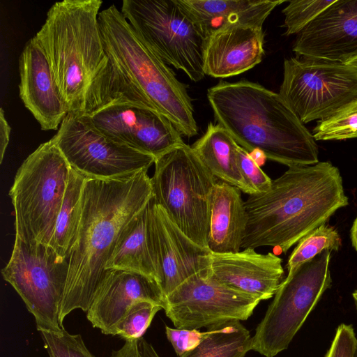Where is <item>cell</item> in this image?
Segmentation results:
<instances>
[{"instance_id":"5bb4252c","label":"cell","mask_w":357,"mask_h":357,"mask_svg":"<svg viewBox=\"0 0 357 357\" xmlns=\"http://www.w3.org/2000/svg\"><path fill=\"white\" fill-rule=\"evenodd\" d=\"M85 116L100 132L155 158L184 143L166 116L136 102L116 101Z\"/></svg>"},{"instance_id":"7c38bea8","label":"cell","mask_w":357,"mask_h":357,"mask_svg":"<svg viewBox=\"0 0 357 357\" xmlns=\"http://www.w3.org/2000/svg\"><path fill=\"white\" fill-rule=\"evenodd\" d=\"M52 139L70 167L89 178L132 176L148 171L155 160L100 132L85 115L68 113Z\"/></svg>"},{"instance_id":"5b68a950","label":"cell","mask_w":357,"mask_h":357,"mask_svg":"<svg viewBox=\"0 0 357 357\" xmlns=\"http://www.w3.org/2000/svg\"><path fill=\"white\" fill-rule=\"evenodd\" d=\"M98 22L114 67L182 136H195L198 127L192 99L172 69L139 38L114 4L100 12Z\"/></svg>"},{"instance_id":"836d02e7","label":"cell","mask_w":357,"mask_h":357,"mask_svg":"<svg viewBox=\"0 0 357 357\" xmlns=\"http://www.w3.org/2000/svg\"><path fill=\"white\" fill-rule=\"evenodd\" d=\"M357 343L353 326L342 324L336 332L324 357H352Z\"/></svg>"},{"instance_id":"f35d334b","label":"cell","mask_w":357,"mask_h":357,"mask_svg":"<svg viewBox=\"0 0 357 357\" xmlns=\"http://www.w3.org/2000/svg\"><path fill=\"white\" fill-rule=\"evenodd\" d=\"M347 63L357 68V57L353 59Z\"/></svg>"},{"instance_id":"83f0119b","label":"cell","mask_w":357,"mask_h":357,"mask_svg":"<svg viewBox=\"0 0 357 357\" xmlns=\"http://www.w3.org/2000/svg\"><path fill=\"white\" fill-rule=\"evenodd\" d=\"M316 140H342L357 137V97L330 116L319 121L312 131Z\"/></svg>"},{"instance_id":"d6986e66","label":"cell","mask_w":357,"mask_h":357,"mask_svg":"<svg viewBox=\"0 0 357 357\" xmlns=\"http://www.w3.org/2000/svg\"><path fill=\"white\" fill-rule=\"evenodd\" d=\"M282 260L271 252L253 248L210 255V274L218 281L260 298H272L282 283Z\"/></svg>"},{"instance_id":"f546056e","label":"cell","mask_w":357,"mask_h":357,"mask_svg":"<svg viewBox=\"0 0 357 357\" xmlns=\"http://www.w3.org/2000/svg\"><path fill=\"white\" fill-rule=\"evenodd\" d=\"M335 0L289 1V4L282 10L284 15V34H298Z\"/></svg>"},{"instance_id":"8d00e7d4","label":"cell","mask_w":357,"mask_h":357,"mask_svg":"<svg viewBox=\"0 0 357 357\" xmlns=\"http://www.w3.org/2000/svg\"><path fill=\"white\" fill-rule=\"evenodd\" d=\"M351 240L352 246L357 251V217L351 229Z\"/></svg>"},{"instance_id":"277c9868","label":"cell","mask_w":357,"mask_h":357,"mask_svg":"<svg viewBox=\"0 0 357 357\" xmlns=\"http://www.w3.org/2000/svg\"><path fill=\"white\" fill-rule=\"evenodd\" d=\"M207 98L217 123L249 153L289 167L319 162L312 134L279 93L250 81H220Z\"/></svg>"},{"instance_id":"44dd1931","label":"cell","mask_w":357,"mask_h":357,"mask_svg":"<svg viewBox=\"0 0 357 357\" xmlns=\"http://www.w3.org/2000/svg\"><path fill=\"white\" fill-rule=\"evenodd\" d=\"M206 38L234 24H263L284 0H176Z\"/></svg>"},{"instance_id":"8fae6325","label":"cell","mask_w":357,"mask_h":357,"mask_svg":"<svg viewBox=\"0 0 357 357\" xmlns=\"http://www.w3.org/2000/svg\"><path fill=\"white\" fill-rule=\"evenodd\" d=\"M278 93L303 123L323 120L357 97V68L291 57L284 61Z\"/></svg>"},{"instance_id":"4fadbf2b","label":"cell","mask_w":357,"mask_h":357,"mask_svg":"<svg viewBox=\"0 0 357 357\" xmlns=\"http://www.w3.org/2000/svg\"><path fill=\"white\" fill-rule=\"evenodd\" d=\"M261 300L225 284L210 273L186 280L165 299L163 310L175 328H208L229 321H245Z\"/></svg>"},{"instance_id":"1f68e13d","label":"cell","mask_w":357,"mask_h":357,"mask_svg":"<svg viewBox=\"0 0 357 357\" xmlns=\"http://www.w3.org/2000/svg\"><path fill=\"white\" fill-rule=\"evenodd\" d=\"M238 154L242 173L257 194L269 190L273 180L263 172L252 155L239 145L238 146Z\"/></svg>"},{"instance_id":"9c48e42d","label":"cell","mask_w":357,"mask_h":357,"mask_svg":"<svg viewBox=\"0 0 357 357\" xmlns=\"http://www.w3.org/2000/svg\"><path fill=\"white\" fill-rule=\"evenodd\" d=\"M331 251L288 272L252 337L251 350L275 357L287 349L324 293L331 287Z\"/></svg>"},{"instance_id":"7a4b0ae2","label":"cell","mask_w":357,"mask_h":357,"mask_svg":"<svg viewBox=\"0 0 357 357\" xmlns=\"http://www.w3.org/2000/svg\"><path fill=\"white\" fill-rule=\"evenodd\" d=\"M147 172L114 179L86 178L78 235L68 258L59 313L62 326L72 311L87 312L121 231L153 197Z\"/></svg>"},{"instance_id":"7402d4cb","label":"cell","mask_w":357,"mask_h":357,"mask_svg":"<svg viewBox=\"0 0 357 357\" xmlns=\"http://www.w3.org/2000/svg\"><path fill=\"white\" fill-rule=\"evenodd\" d=\"M241 190L217 181L210 203L208 248L213 253L237 252L244 239L248 218Z\"/></svg>"},{"instance_id":"8992f818","label":"cell","mask_w":357,"mask_h":357,"mask_svg":"<svg viewBox=\"0 0 357 357\" xmlns=\"http://www.w3.org/2000/svg\"><path fill=\"white\" fill-rule=\"evenodd\" d=\"M70 166L50 139L19 167L9 191L15 237L50 245L68 181Z\"/></svg>"},{"instance_id":"f1b7e54d","label":"cell","mask_w":357,"mask_h":357,"mask_svg":"<svg viewBox=\"0 0 357 357\" xmlns=\"http://www.w3.org/2000/svg\"><path fill=\"white\" fill-rule=\"evenodd\" d=\"M162 309L151 301L135 302L115 326L113 335H119L125 340L142 337L155 314Z\"/></svg>"},{"instance_id":"ffe728a7","label":"cell","mask_w":357,"mask_h":357,"mask_svg":"<svg viewBox=\"0 0 357 357\" xmlns=\"http://www.w3.org/2000/svg\"><path fill=\"white\" fill-rule=\"evenodd\" d=\"M264 44L261 26L234 24L214 31L206 39L205 75L226 78L245 73L261 63Z\"/></svg>"},{"instance_id":"ba28073f","label":"cell","mask_w":357,"mask_h":357,"mask_svg":"<svg viewBox=\"0 0 357 357\" xmlns=\"http://www.w3.org/2000/svg\"><path fill=\"white\" fill-rule=\"evenodd\" d=\"M121 12L139 38L166 64L193 82L205 77L206 38L176 0H123Z\"/></svg>"},{"instance_id":"d6a6232c","label":"cell","mask_w":357,"mask_h":357,"mask_svg":"<svg viewBox=\"0 0 357 357\" xmlns=\"http://www.w3.org/2000/svg\"><path fill=\"white\" fill-rule=\"evenodd\" d=\"M165 334L179 357L197 347L205 337L206 332L197 329L172 328L165 326Z\"/></svg>"},{"instance_id":"cb8c5ba5","label":"cell","mask_w":357,"mask_h":357,"mask_svg":"<svg viewBox=\"0 0 357 357\" xmlns=\"http://www.w3.org/2000/svg\"><path fill=\"white\" fill-rule=\"evenodd\" d=\"M238 146L236 140L224 127L210 122L204 135L191 147L215 177L248 195L257 194L241 169Z\"/></svg>"},{"instance_id":"2e32d148","label":"cell","mask_w":357,"mask_h":357,"mask_svg":"<svg viewBox=\"0 0 357 357\" xmlns=\"http://www.w3.org/2000/svg\"><path fill=\"white\" fill-rule=\"evenodd\" d=\"M293 51L344 63L357 57V0H335L296 35Z\"/></svg>"},{"instance_id":"74e56055","label":"cell","mask_w":357,"mask_h":357,"mask_svg":"<svg viewBox=\"0 0 357 357\" xmlns=\"http://www.w3.org/2000/svg\"><path fill=\"white\" fill-rule=\"evenodd\" d=\"M352 298H353V300H354V305L356 306V309L357 310V290H355L352 293Z\"/></svg>"},{"instance_id":"e575fe53","label":"cell","mask_w":357,"mask_h":357,"mask_svg":"<svg viewBox=\"0 0 357 357\" xmlns=\"http://www.w3.org/2000/svg\"><path fill=\"white\" fill-rule=\"evenodd\" d=\"M111 357H160L151 344L144 337L125 340L124 344L112 352Z\"/></svg>"},{"instance_id":"d4e9b609","label":"cell","mask_w":357,"mask_h":357,"mask_svg":"<svg viewBox=\"0 0 357 357\" xmlns=\"http://www.w3.org/2000/svg\"><path fill=\"white\" fill-rule=\"evenodd\" d=\"M86 177L70 167L66 190L50 245L62 258H68L78 235L82 196Z\"/></svg>"},{"instance_id":"4316f807","label":"cell","mask_w":357,"mask_h":357,"mask_svg":"<svg viewBox=\"0 0 357 357\" xmlns=\"http://www.w3.org/2000/svg\"><path fill=\"white\" fill-rule=\"evenodd\" d=\"M342 240L336 229L323 224L302 238L290 255L287 271H291L298 265L305 263L326 250L337 251Z\"/></svg>"},{"instance_id":"e0dca14e","label":"cell","mask_w":357,"mask_h":357,"mask_svg":"<svg viewBox=\"0 0 357 357\" xmlns=\"http://www.w3.org/2000/svg\"><path fill=\"white\" fill-rule=\"evenodd\" d=\"M19 96L43 130H59L68 106L61 93L47 56L35 36L19 58Z\"/></svg>"},{"instance_id":"3957f363","label":"cell","mask_w":357,"mask_h":357,"mask_svg":"<svg viewBox=\"0 0 357 357\" xmlns=\"http://www.w3.org/2000/svg\"><path fill=\"white\" fill-rule=\"evenodd\" d=\"M349 204L339 169L330 162L289 167L267 192L244 201L248 222L241 248L286 253Z\"/></svg>"},{"instance_id":"ac0fdd59","label":"cell","mask_w":357,"mask_h":357,"mask_svg":"<svg viewBox=\"0 0 357 357\" xmlns=\"http://www.w3.org/2000/svg\"><path fill=\"white\" fill-rule=\"evenodd\" d=\"M140 300L164 307L162 292L154 280L135 272L106 270L86 312V318L102 333L113 335L117 323L130 307Z\"/></svg>"},{"instance_id":"4dcf8cb0","label":"cell","mask_w":357,"mask_h":357,"mask_svg":"<svg viewBox=\"0 0 357 357\" xmlns=\"http://www.w3.org/2000/svg\"><path fill=\"white\" fill-rule=\"evenodd\" d=\"M40 333L50 357H96L86 348L81 335H72L63 327L58 332Z\"/></svg>"},{"instance_id":"30bf717a","label":"cell","mask_w":357,"mask_h":357,"mask_svg":"<svg viewBox=\"0 0 357 357\" xmlns=\"http://www.w3.org/2000/svg\"><path fill=\"white\" fill-rule=\"evenodd\" d=\"M68 272V259L50 245L29 243L15 237L1 274L33 316L39 332H58L63 327L59 313Z\"/></svg>"},{"instance_id":"ab89813d","label":"cell","mask_w":357,"mask_h":357,"mask_svg":"<svg viewBox=\"0 0 357 357\" xmlns=\"http://www.w3.org/2000/svg\"><path fill=\"white\" fill-rule=\"evenodd\" d=\"M352 357H357V343H356Z\"/></svg>"},{"instance_id":"603a6c76","label":"cell","mask_w":357,"mask_h":357,"mask_svg":"<svg viewBox=\"0 0 357 357\" xmlns=\"http://www.w3.org/2000/svg\"><path fill=\"white\" fill-rule=\"evenodd\" d=\"M151 200L121 231L105 270L135 272L158 283L149 231Z\"/></svg>"},{"instance_id":"6da1fadb","label":"cell","mask_w":357,"mask_h":357,"mask_svg":"<svg viewBox=\"0 0 357 357\" xmlns=\"http://www.w3.org/2000/svg\"><path fill=\"white\" fill-rule=\"evenodd\" d=\"M102 4L101 0L55 2L34 36L69 113L89 115L119 100L152 107L109 61L98 22Z\"/></svg>"},{"instance_id":"52a82bcc","label":"cell","mask_w":357,"mask_h":357,"mask_svg":"<svg viewBox=\"0 0 357 357\" xmlns=\"http://www.w3.org/2000/svg\"><path fill=\"white\" fill-rule=\"evenodd\" d=\"M154 164L151 181L155 202L188 238L208 248L215 177L185 143L155 158Z\"/></svg>"},{"instance_id":"d590c367","label":"cell","mask_w":357,"mask_h":357,"mask_svg":"<svg viewBox=\"0 0 357 357\" xmlns=\"http://www.w3.org/2000/svg\"><path fill=\"white\" fill-rule=\"evenodd\" d=\"M11 128L8 123L3 108L0 109V163L2 162L9 143Z\"/></svg>"},{"instance_id":"9a60e30c","label":"cell","mask_w":357,"mask_h":357,"mask_svg":"<svg viewBox=\"0 0 357 357\" xmlns=\"http://www.w3.org/2000/svg\"><path fill=\"white\" fill-rule=\"evenodd\" d=\"M149 231L158 284L165 301L188 278L209 272L211 251L188 238L153 197L151 200Z\"/></svg>"},{"instance_id":"484cf974","label":"cell","mask_w":357,"mask_h":357,"mask_svg":"<svg viewBox=\"0 0 357 357\" xmlns=\"http://www.w3.org/2000/svg\"><path fill=\"white\" fill-rule=\"evenodd\" d=\"M200 343L179 357H245L251 351L252 337L240 321L206 328Z\"/></svg>"}]
</instances>
